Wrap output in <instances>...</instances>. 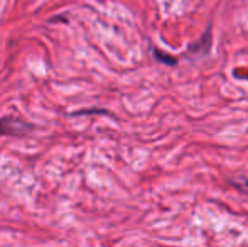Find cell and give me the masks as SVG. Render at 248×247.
I'll return each instance as SVG.
<instances>
[{
  "mask_svg": "<svg viewBox=\"0 0 248 247\" xmlns=\"http://www.w3.org/2000/svg\"><path fill=\"white\" fill-rule=\"evenodd\" d=\"M240 186H242V188H243V190H245V191H247V193H248V180H243V181H242V183H240Z\"/></svg>",
  "mask_w": 248,
  "mask_h": 247,
  "instance_id": "6da1fadb",
  "label": "cell"
}]
</instances>
